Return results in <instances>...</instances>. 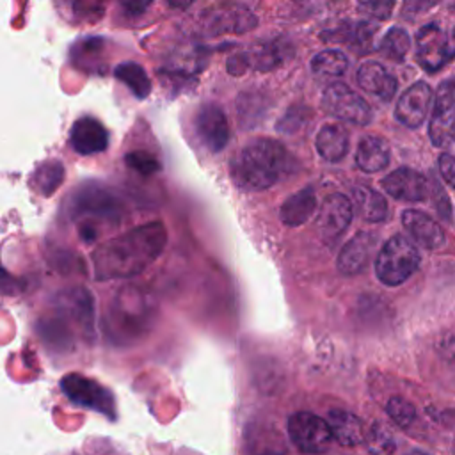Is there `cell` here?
<instances>
[{
    "label": "cell",
    "instance_id": "277c9868",
    "mask_svg": "<svg viewBox=\"0 0 455 455\" xmlns=\"http://www.w3.org/2000/svg\"><path fill=\"white\" fill-rule=\"evenodd\" d=\"M416 48L418 62L432 73L455 57V36L437 23H428L419 28Z\"/></svg>",
    "mask_w": 455,
    "mask_h": 455
},
{
    "label": "cell",
    "instance_id": "d4e9b609",
    "mask_svg": "<svg viewBox=\"0 0 455 455\" xmlns=\"http://www.w3.org/2000/svg\"><path fill=\"white\" fill-rule=\"evenodd\" d=\"M114 75L140 100L146 98L151 91V82L142 66H139L137 62H121L114 69Z\"/></svg>",
    "mask_w": 455,
    "mask_h": 455
},
{
    "label": "cell",
    "instance_id": "7a4b0ae2",
    "mask_svg": "<svg viewBox=\"0 0 455 455\" xmlns=\"http://www.w3.org/2000/svg\"><path fill=\"white\" fill-rule=\"evenodd\" d=\"M291 155L277 140L256 139L231 160V178L243 190H265L291 172Z\"/></svg>",
    "mask_w": 455,
    "mask_h": 455
},
{
    "label": "cell",
    "instance_id": "7402d4cb",
    "mask_svg": "<svg viewBox=\"0 0 455 455\" xmlns=\"http://www.w3.org/2000/svg\"><path fill=\"white\" fill-rule=\"evenodd\" d=\"M373 32H375V25L366 21L345 23L331 32H325L323 39L350 44L352 48H355V52H370Z\"/></svg>",
    "mask_w": 455,
    "mask_h": 455
},
{
    "label": "cell",
    "instance_id": "4fadbf2b",
    "mask_svg": "<svg viewBox=\"0 0 455 455\" xmlns=\"http://www.w3.org/2000/svg\"><path fill=\"white\" fill-rule=\"evenodd\" d=\"M430 101L432 89L428 87V84L416 82L400 96L395 108V116L402 124L409 128H418L428 114Z\"/></svg>",
    "mask_w": 455,
    "mask_h": 455
},
{
    "label": "cell",
    "instance_id": "d6986e66",
    "mask_svg": "<svg viewBox=\"0 0 455 455\" xmlns=\"http://www.w3.org/2000/svg\"><path fill=\"white\" fill-rule=\"evenodd\" d=\"M355 164L364 172H377L389 164V146L379 135H366L361 139L355 153Z\"/></svg>",
    "mask_w": 455,
    "mask_h": 455
},
{
    "label": "cell",
    "instance_id": "8d00e7d4",
    "mask_svg": "<svg viewBox=\"0 0 455 455\" xmlns=\"http://www.w3.org/2000/svg\"><path fill=\"white\" fill-rule=\"evenodd\" d=\"M363 5H368V4H373V2H379V0H359Z\"/></svg>",
    "mask_w": 455,
    "mask_h": 455
},
{
    "label": "cell",
    "instance_id": "52a82bcc",
    "mask_svg": "<svg viewBox=\"0 0 455 455\" xmlns=\"http://www.w3.org/2000/svg\"><path fill=\"white\" fill-rule=\"evenodd\" d=\"M288 434L293 444L304 453L325 451L332 441L327 419L313 412H297L288 419Z\"/></svg>",
    "mask_w": 455,
    "mask_h": 455
},
{
    "label": "cell",
    "instance_id": "30bf717a",
    "mask_svg": "<svg viewBox=\"0 0 455 455\" xmlns=\"http://www.w3.org/2000/svg\"><path fill=\"white\" fill-rule=\"evenodd\" d=\"M352 220V203L343 194H329L316 215V228L325 242H336Z\"/></svg>",
    "mask_w": 455,
    "mask_h": 455
},
{
    "label": "cell",
    "instance_id": "836d02e7",
    "mask_svg": "<svg viewBox=\"0 0 455 455\" xmlns=\"http://www.w3.org/2000/svg\"><path fill=\"white\" fill-rule=\"evenodd\" d=\"M123 9L130 14H142L151 4L153 0H119Z\"/></svg>",
    "mask_w": 455,
    "mask_h": 455
},
{
    "label": "cell",
    "instance_id": "ba28073f",
    "mask_svg": "<svg viewBox=\"0 0 455 455\" xmlns=\"http://www.w3.org/2000/svg\"><path fill=\"white\" fill-rule=\"evenodd\" d=\"M60 387L73 403L114 418V396L101 384L84 375L69 373L60 380Z\"/></svg>",
    "mask_w": 455,
    "mask_h": 455
},
{
    "label": "cell",
    "instance_id": "5b68a950",
    "mask_svg": "<svg viewBox=\"0 0 455 455\" xmlns=\"http://www.w3.org/2000/svg\"><path fill=\"white\" fill-rule=\"evenodd\" d=\"M322 105L331 116L345 123L364 126L371 121V108L366 100L341 82H334L325 87Z\"/></svg>",
    "mask_w": 455,
    "mask_h": 455
},
{
    "label": "cell",
    "instance_id": "cb8c5ba5",
    "mask_svg": "<svg viewBox=\"0 0 455 455\" xmlns=\"http://www.w3.org/2000/svg\"><path fill=\"white\" fill-rule=\"evenodd\" d=\"M352 201L355 204L357 213L366 220V222H380L387 217V203L386 199L371 190L366 185L354 187L352 190Z\"/></svg>",
    "mask_w": 455,
    "mask_h": 455
},
{
    "label": "cell",
    "instance_id": "44dd1931",
    "mask_svg": "<svg viewBox=\"0 0 455 455\" xmlns=\"http://www.w3.org/2000/svg\"><path fill=\"white\" fill-rule=\"evenodd\" d=\"M256 23H258L256 16L249 9L242 5H235V7L217 11L215 16L210 20V30L212 34H224V32L242 34L254 28Z\"/></svg>",
    "mask_w": 455,
    "mask_h": 455
},
{
    "label": "cell",
    "instance_id": "4316f807",
    "mask_svg": "<svg viewBox=\"0 0 455 455\" xmlns=\"http://www.w3.org/2000/svg\"><path fill=\"white\" fill-rule=\"evenodd\" d=\"M409 46H411V39H409V34L400 28V27H395L391 28L380 41V53L386 55L387 59H393V60H402L407 52H409Z\"/></svg>",
    "mask_w": 455,
    "mask_h": 455
},
{
    "label": "cell",
    "instance_id": "83f0119b",
    "mask_svg": "<svg viewBox=\"0 0 455 455\" xmlns=\"http://www.w3.org/2000/svg\"><path fill=\"white\" fill-rule=\"evenodd\" d=\"M386 411L389 414V418L398 425V427H409L414 418H416V409L411 402H407L402 396H393L387 400L386 403Z\"/></svg>",
    "mask_w": 455,
    "mask_h": 455
},
{
    "label": "cell",
    "instance_id": "2e32d148",
    "mask_svg": "<svg viewBox=\"0 0 455 455\" xmlns=\"http://www.w3.org/2000/svg\"><path fill=\"white\" fill-rule=\"evenodd\" d=\"M402 222H403L407 233L421 247L437 249L439 245H443L444 231L427 213H421V212H416V210H405L402 213Z\"/></svg>",
    "mask_w": 455,
    "mask_h": 455
},
{
    "label": "cell",
    "instance_id": "9a60e30c",
    "mask_svg": "<svg viewBox=\"0 0 455 455\" xmlns=\"http://www.w3.org/2000/svg\"><path fill=\"white\" fill-rule=\"evenodd\" d=\"M373 249H375V235L366 233V231L354 235L343 245V249L338 256V268L347 275L363 272L366 268V265L370 263Z\"/></svg>",
    "mask_w": 455,
    "mask_h": 455
},
{
    "label": "cell",
    "instance_id": "d6a6232c",
    "mask_svg": "<svg viewBox=\"0 0 455 455\" xmlns=\"http://www.w3.org/2000/svg\"><path fill=\"white\" fill-rule=\"evenodd\" d=\"M393 5H395V0H379V2H373V4H368V5H363V7H364L366 12L373 14L375 18L386 20L391 14Z\"/></svg>",
    "mask_w": 455,
    "mask_h": 455
},
{
    "label": "cell",
    "instance_id": "9c48e42d",
    "mask_svg": "<svg viewBox=\"0 0 455 455\" xmlns=\"http://www.w3.org/2000/svg\"><path fill=\"white\" fill-rule=\"evenodd\" d=\"M291 55L290 44L283 41H268L252 46L245 53L233 55L228 60V69L231 75H242L247 68H254L258 71H270L281 66Z\"/></svg>",
    "mask_w": 455,
    "mask_h": 455
},
{
    "label": "cell",
    "instance_id": "ac0fdd59",
    "mask_svg": "<svg viewBox=\"0 0 455 455\" xmlns=\"http://www.w3.org/2000/svg\"><path fill=\"white\" fill-rule=\"evenodd\" d=\"M327 425L331 428L332 439L341 446H357L363 443V423L361 419L341 409H334L327 416Z\"/></svg>",
    "mask_w": 455,
    "mask_h": 455
},
{
    "label": "cell",
    "instance_id": "f1b7e54d",
    "mask_svg": "<svg viewBox=\"0 0 455 455\" xmlns=\"http://www.w3.org/2000/svg\"><path fill=\"white\" fill-rule=\"evenodd\" d=\"M124 162L128 167H132L133 171L140 172V174H153L156 171H160V162L148 151H132L124 156Z\"/></svg>",
    "mask_w": 455,
    "mask_h": 455
},
{
    "label": "cell",
    "instance_id": "f546056e",
    "mask_svg": "<svg viewBox=\"0 0 455 455\" xmlns=\"http://www.w3.org/2000/svg\"><path fill=\"white\" fill-rule=\"evenodd\" d=\"M366 444H368V450L375 451V453H391V451H395L393 435L389 432H386L382 428V425H375L370 430Z\"/></svg>",
    "mask_w": 455,
    "mask_h": 455
},
{
    "label": "cell",
    "instance_id": "484cf974",
    "mask_svg": "<svg viewBox=\"0 0 455 455\" xmlns=\"http://www.w3.org/2000/svg\"><path fill=\"white\" fill-rule=\"evenodd\" d=\"M348 66L347 55L339 50H323L311 60V69L320 76H339Z\"/></svg>",
    "mask_w": 455,
    "mask_h": 455
},
{
    "label": "cell",
    "instance_id": "4dcf8cb0",
    "mask_svg": "<svg viewBox=\"0 0 455 455\" xmlns=\"http://www.w3.org/2000/svg\"><path fill=\"white\" fill-rule=\"evenodd\" d=\"M62 165L57 162H50L46 165H43V169L39 171V181L37 185H41L43 194H52L55 187H59V183L62 181Z\"/></svg>",
    "mask_w": 455,
    "mask_h": 455
},
{
    "label": "cell",
    "instance_id": "3957f363",
    "mask_svg": "<svg viewBox=\"0 0 455 455\" xmlns=\"http://www.w3.org/2000/svg\"><path fill=\"white\" fill-rule=\"evenodd\" d=\"M419 267V252L416 245L403 235L391 236L377 254L375 274L386 286L405 283Z\"/></svg>",
    "mask_w": 455,
    "mask_h": 455
},
{
    "label": "cell",
    "instance_id": "8fae6325",
    "mask_svg": "<svg viewBox=\"0 0 455 455\" xmlns=\"http://www.w3.org/2000/svg\"><path fill=\"white\" fill-rule=\"evenodd\" d=\"M194 124L197 137L212 153L226 148L229 140V124L226 114L217 105H203L196 114Z\"/></svg>",
    "mask_w": 455,
    "mask_h": 455
},
{
    "label": "cell",
    "instance_id": "603a6c76",
    "mask_svg": "<svg viewBox=\"0 0 455 455\" xmlns=\"http://www.w3.org/2000/svg\"><path fill=\"white\" fill-rule=\"evenodd\" d=\"M316 149L327 162H339L348 151V133L339 124H327L316 135Z\"/></svg>",
    "mask_w": 455,
    "mask_h": 455
},
{
    "label": "cell",
    "instance_id": "1f68e13d",
    "mask_svg": "<svg viewBox=\"0 0 455 455\" xmlns=\"http://www.w3.org/2000/svg\"><path fill=\"white\" fill-rule=\"evenodd\" d=\"M439 172L455 188V156L444 153L439 156Z\"/></svg>",
    "mask_w": 455,
    "mask_h": 455
},
{
    "label": "cell",
    "instance_id": "7c38bea8",
    "mask_svg": "<svg viewBox=\"0 0 455 455\" xmlns=\"http://www.w3.org/2000/svg\"><path fill=\"white\" fill-rule=\"evenodd\" d=\"M382 188L398 201H425L428 197V181L409 167H400L382 180Z\"/></svg>",
    "mask_w": 455,
    "mask_h": 455
},
{
    "label": "cell",
    "instance_id": "5bb4252c",
    "mask_svg": "<svg viewBox=\"0 0 455 455\" xmlns=\"http://www.w3.org/2000/svg\"><path fill=\"white\" fill-rule=\"evenodd\" d=\"M69 142L78 155H96L107 149L108 132L98 119L84 116L73 123L69 132Z\"/></svg>",
    "mask_w": 455,
    "mask_h": 455
},
{
    "label": "cell",
    "instance_id": "ffe728a7",
    "mask_svg": "<svg viewBox=\"0 0 455 455\" xmlns=\"http://www.w3.org/2000/svg\"><path fill=\"white\" fill-rule=\"evenodd\" d=\"M316 208V196L313 188H302L295 194H291L279 210V217L283 220V224L295 228L304 224Z\"/></svg>",
    "mask_w": 455,
    "mask_h": 455
},
{
    "label": "cell",
    "instance_id": "e575fe53",
    "mask_svg": "<svg viewBox=\"0 0 455 455\" xmlns=\"http://www.w3.org/2000/svg\"><path fill=\"white\" fill-rule=\"evenodd\" d=\"M435 0H403V7L411 12H421L428 9Z\"/></svg>",
    "mask_w": 455,
    "mask_h": 455
},
{
    "label": "cell",
    "instance_id": "8992f818",
    "mask_svg": "<svg viewBox=\"0 0 455 455\" xmlns=\"http://www.w3.org/2000/svg\"><path fill=\"white\" fill-rule=\"evenodd\" d=\"M428 135L437 148L455 144V80L443 82L435 91Z\"/></svg>",
    "mask_w": 455,
    "mask_h": 455
},
{
    "label": "cell",
    "instance_id": "6da1fadb",
    "mask_svg": "<svg viewBox=\"0 0 455 455\" xmlns=\"http://www.w3.org/2000/svg\"><path fill=\"white\" fill-rule=\"evenodd\" d=\"M167 233L162 222H151L135 228L112 240L100 254L98 270L107 272L103 277H126L144 270L164 249Z\"/></svg>",
    "mask_w": 455,
    "mask_h": 455
},
{
    "label": "cell",
    "instance_id": "e0dca14e",
    "mask_svg": "<svg viewBox=\"0 0 455 455\" xmlns=\"http://www.w3.org/2000/svg\"><path fill=\"white\" fill-rule=\"evenodd\" d=\"M357 84L366 92L379 96L382 101H389L396 92V78L386 71L379 62L368 60L357 69Z\"/></svg>",
    "mask_w": 455,
    "mask_h": 455
},
{
    "label": "cell",
    "instance_id": "d590c367",
    "mask_svg": "<svg viewBox=\"0 0 455 455\" xmlns=\"http://www.w3.org/2000/svg\"><path fill=\"white\" fill-rule=\"evenodd\" d=\"M192 2H194V0H167V4H169L171 7H174V9H185V7H188Z\"/></svg>",
    "mask_w": 455,
    "mask_h": 455
}]
</instances>
